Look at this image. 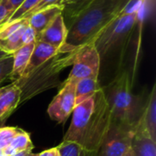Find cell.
Returning <instances> with one entry per match:
<instances>
[{
	"label": "cell",
	"mask_w": 156,
	"mask_h": 156,
	"mask_svg": "<svg viewBox=\"0 0 156 156\" xmlns=\"http://www.w3.org/2000/svg\"><path fill=\"white\" fill-rule=\"evenodd\" d=\"M40 0H25L16 10L15 12L12 14V16L9 17V19L5 22H10V21H14V20H17V19H21L24 18L38 3Z\"/></svg>",
	"instance_id": "44dd1931"
},
{
	"label": "cell",
	"mask_w": 156,
	"mask_h": 156,
	"mask_svg": "<svg viewBox=\"0 0 156 156\" xmlns=\"http://www.w3.org/2000/svg\"><path fill=\"white\" fill-rule=\"evenodd\" d=\"M21 39H22V44L23 45L29 44V43H32V42H35L36 41V39H37V34H36L35 30L29 25H27L26 27V28L24 29Z\"/></svg>",
	"instance_id": "484cf974"
},
{
	"label": "cell",
	"mask_w": 156,
	"mask_h": 156,
	"mask_svg": "<svg viewBox=\"0 0 156 156\" xmlns=\"http://www.w3.org/2000/svg\"><path fill=\"white\" fill-rule=\"evenodd\" d=\"M58 53V48L46 43L40 40L36 39L35 47L33 49V52L31 54L29 62L22 75L21 78L28 75L31 71H33L35 69L53 58Z\"/></svg>",
	"instance_id": "4fadbf2b"
},
{
	"label": "cell",
	"mask_w": 156,
	"mask_h": 156,
	"mask_svg": "<svg viewBox=\"0 0 156 156\" xmlns=\"http://www.w3.org/2000/svg\"><path fill=\"white\" fill-rule=\"evenodd\" d=\"M68 33V27L65 23L63 14L58 15L53 21L39 34L37 35V40L46 42L57 48L63 45Z\"/></svg>",
	"instance_id": "30bf717a"
},
{
	"label": "cell",
	"mask_w": 156,
	"mask_h": 156,
	"mask_svg": "<svg viewBox=\"0 0 156 156\" xmlns=\"http://www.w3.org/2000/svg\"><path fill=\"white\" fill-rule=\"evenodd\" d=\"M14 10L8 0H1L0 2V27L9 19Z\"/></svg>",
	"instance_id": "cb8c5ba5"
},
{
	"label": "cell",
	"mask_w": 156,
	"mask_h": 156,
	"mask_svg": "<svg viewBox=\"0 0 156 156\" xmlns=\"http://www.w3.org/2000/svg\"><path fill=\"white\" fill-rule=\"evenodd\" d=\"M90 1L92 0H64L62 3L63 16H67L70 21Z\"/></svg>",
	"instance_id": "ac0fdd59"
},
{
	"label": "cell",
	"mask_w": 156,
	"mask_h": 156,
	"mask_svg": "<svg viewBox=\"0 0 156 156\" xmlns=\"http://www.w3.org/2000/svg\"><path fill=\"white\" fill-rule=\"evenodd\" d=\"M60 156H82L83 149L82 147L75 143L70 141H63L58 146H57Z\"/></svg>",
	"instance_id": "ffe728a7"
},
{
	"label": "cell",
	"mask_w": 156,
	"mask_h": 156,
	"mask_svg": "<svg viewBox=\"0 0 156 156\" xmlns=\"http://www.w3.org/2000/svg\"><path fill=\"white\" fill-rule=\"evenodd\" d=\"M61 13H63L62 5H51L31 14L27 17V19L28 25L37 35L45 29L58 15Z\"/></svg>",
	"instance_id": "5bb4252c"
},
{
	"label": "cell",
	"mask_w": 156,
	"mask_h": 156,
	"mask_svg": "<svg viewBox=\"0 0 156 156\" xmlns=\"http://www.w3.org/2000/svg\"><path fill=\"white\" fill-rule=\"evenodd\" d=\"M112 119L102 88L76 105L72 112L70 126L63 141L79 144L83 149L82 156H94L107 136Z\"/></svg>",
	"instance_id": "6da1fadb"
},
{
	"label": "cell",
	"mask_w": 156,
	"mask_h": 156,
	"mask_svg": "<svg viewBox=\"0 0 156 156\" xmlns=\"http://www.w3.org/2000/svg\"><path fill=\"white\" fill-rule=\"evenodd\" d=\"M74 55L75 51L65 54L58 52L28 75L14 81L21 90L19 105L39 93L59 85V74L64 69L72 65Z\"/></svg>",
	"instance_id": "277c9868"
},
{
	"label": "cell",
	"mask_w": 156,
	"mask_h": 156,
	"mask_svg": "<svg viewBox=\"0 0 156 156\" xmlns=\"http://www.w3.org/2000/svg\"><path fill=\"white\" fill-rule=\"evenodd\" d=\"M38 156H60L59 155V152L58 147H54V148H50L48 150H45L43 152H41L40 154H37Z\"/></svg>",
	"instance_id": "4316f807"
},
{
	"label": "cell",
	"mask_w": 156,
	"mask_h": 156,
	"mask_svg": "<svg viewBox=\"0 0 156 156\" xmlns=\"http://www.w3.org/2000/svg\"><path fill=\"white\" fill-rule=\"evenodd\" d=\"M123 156H133V153H132L131 149H129V150H128V152H127V153H125V154H123Z\"/></svg>",
	"instance_id": "f546056e"
},
{
	"label": "cell",
	"mask_w": 156,
	"mask_h": 156,
	"mask_svg": "<svg viewBox=\"0 0 156 156\" xmlns=\"http://www.w3.org/2000/svg\"><path fill=\"white\" fill-rule=\"evenodd\" d=\"M13 69V55L7 54L0 58V83L9 78Z\"/></svg>",
	"instance_id": "7402d4cb"
},
{
	"label": "cell",
	"mask_w": 156,
	"mask_h": 156,
	"mask_svg": "<svg viewBox=\"0 0 156 156\" xmlns=\"http://www.w3.org/2000/svg\"><path fill=\"white\" fill-rule=\"evenodd\" d=\"M21 129L16 127H1L0 128V149H4L7 146L16 133Z\"/></svg>",
	"instance_id": "603a6c76"
},
{
	"label": "cell",
	"mask_w": 156,
	"mask_h": 156,
	"mask_svg": "<svg viewBox=\"0 0 156 156\" xmlns=\"http://www.w3.org/2000/svg\"><path fill=\"white\" fill-rule=\"evenodd\" d=\"M21 90L14 82L0 89V123L19 105Z\"/></svg>",
	"instance_id": "7c38bea8"
},
{
	"label": "cell",
	"mask_w": 156,
	"mask_h": 156,
	"mask_svg": "<svg viewBox=\"0 0 156 156\" xmlns=\"http://www.w3.org/2000/svg\"><path fill=\"white\" fill-rule=\"evenodd\" d=\"M0 156H7L5 154V152L3 151V149H0Z\"/></svg>",
	"instance_id": "4dcf8cb0"
},
{
	"label": "cell",
	"mask_w": 156,
	"mask_h": 156,
	"mask_svg": "<svg viewBox=\"0 0 156 156\" xmlns=\"http://www.w3.org/2000/svg\"><path fill=\"white\" fill-rule=\"evenodd\" d=\"M32 150H26V151H21V152H17L16 154H14L11 156H27L29 153H31Z\"/></svg>",
	"instance_id": "f1b7e54d"
},
{
	"label": "cell",
	"mask_w": 156,
	"mask_h": 156,
	"mask_svg": "<svg viewBox=\"0 0 156 156\" xmlns=\"http://www.w3.org/2000/svg\"><path fill=\"white\" fill-rule=\"evenodd\" d=\"M101 66V56L94 41H90L75 51L72 69L69 79L79 80L84 78H98Z\"/></svg>",
	"instance_id": "8992f818"
},
{
	"label": "cell",
	"mask_w": 156,
	"mask_h": 156,
	"mask_svg": "<svg viewBox=\"0 0 156 156\" xmlns=\"http://www.w3.org/2000/svg\"><path fill=\"white\" fill-rule=\"evenodd\" d=\"M130 0H92L70 21L59 53H71L94 41L102 29L124 8Z\"/></svg>",
	"instance_id": "7a4b0ae2"
},
{
	"label": "cell",
	"mask_w": 156,
	"mask_h": 156,
	"mask_svg": "<svg viewBox=\"0 0 156 156\" xmlns=\"http://www.w3.org/2000/svg\"><path fill=\"white\" fill-rule=\"evenodd\" d=\"M28 25L27 18L7 22L0 27V50L5 54H13L22 44V34Z\"/></svg>",
	"instance_id": "9c48e42d"
},
{
	"label": "cell",
	"mask_w": 156,
	"mask_h": 156,
	"mask_svg": "<svg viewBox=\"0 0 156 156\" xmlns=\"http://www.w3.org/2000/svg\"><path fill=\"white\" fill-rule=\"evenodd\" d=\"M5 55H7V54H5V52H3L2 50H0V58H3V57H4V56H5Z\"/></svg>",
	"instance_id": "1f68e13d"
},
{
	"label": "cell",
	"mask_w": 156,
	"mask_h": 156,
	"mask_svg": "<svg viewBox=\"0 0 156 156\" xmlns=\"http://www.w3.org/2000/svg\"><path fill=\"white\" fill-rule=\"evenodd\" d=\"M27 156H38V155H37V154H32V152H31V153H29V154H28Z\"/></svg>",
	"instance_id": "d6a6232c"
},
{
	"label": "cell",
	"mask_w": 156,
	"mask_h": 156,
	"mask_svg": "<svg viewBox=\"0 0 156 156\" xmlns=\"http://www.w3.org/2000/svg\"><path fill=\"white\" fill-rule=\"evenodd\" d=\"M133 156H156V142L138 121L130 147Z\"/></svg>",
	"instance_id": "8fae6325"
},
{
	"label": "cell",
	"mask_w": 156,
	"mask_h": 156,
	"mask_svg": "<svg viewBox=\"0 0 156 156\" xmlns=\"http://www.w3.org/2000/svg\"><path fill=\"white\" fill-rule=\"evenodd\" d=\"M100 88L98 78H84L79 80L76 85V105L92 97Z\"/></svg>",
	"instance_id": "e0dca14e"
},
{
	"label": "cell",
	"mask_w": 156,
	"mask_h": 156,
	"mask_svg": "<svg viewBox=\"0 0 156 156\" xmlns=\"http://www.w3.org/2000/svg\"><path fill=\"white\" fill-rule=\"evenodd\" d=\"M9 145L16 152L32 150L34 148V145H33V143L31 142L29 134L24 132L23 130H20V132L15 135V137L10 142Z\"/></svg>",
	"instance_id": "d6986e66"
},
{
	"label": "cell",
	"mask_w": 156,
	"mask_h": 156,
	"mask_svg": "<svg viewBox=\"0 0 156 156\" xmlns=\"http://www.w3.org/2000/svg\"><path fill=\"white\" fill-rule=\"evenodd\" d=\"M24 1H25V0H8V2L10 3L12 8H13V10H14V12H15V10H16V9Z\"/></svg>",
	"instance_id": "83f0119b"
},
{
	"label": "cell",
	"mask_w": 156,
	"mask_h": 156,
	"mask_svg": "<svg viewBox=\"0 0 156 156\" xmlns=\"http://www.w3.org/2000/svg\"><path fill=\"white\" fill-rule=\"evenodd\" d=\"M135 126L112 122L107 136L94 156H123L131 147Z\"/></svg>",
	"instance_id": "52a82bcc"
},
{
	"label": "cell",
	"mask_w": 156,
	"mask_h": 156,
	"mask_svg": "<svg viewBox=\"0 0 156 156\" xmlns=\"http://www.w3.org/2000/svg\"><path fill=\"white\" fill-rule=\"evenodd\" d=\"M111 112L112 123L135 126L143 112L144 103L132 91L129 72L124 70L103 89Z\"/></svg>",
	"instance_id": "3957f363"
},
{
	"label": "cell",
	"mask_w": 156,
	"mask_h": 156,
	"mask_svg": "<svg viewBox=\"0 0 156 156\" xmlns=\"http://www.w3.org/2000/svg\"><path fill=\"white\" fill-rule=\"evenodd\" d=\"M139 122L143 124L150 137L156 142V84H154L144 103Z\"/></svg>",
	"instance_id": "9a60e30c"
},
{
	"label": "cell",
	"mask_w": 156,
	"mask_h": 156,
	"mask_svg": "<svg viewBox=\"0 0 156 156\" xmlns=\"http://www.w3.org/2000/svg\"><path fill=\"white\" fill-rule=\"evenodd\" d=\"M138 11L131 14L120 12L96 37L94 44L101 58L112 51L113 48L131 34L136 22Z\"/></svg>",
	"instance_id": "5b68a950"
},
{
	"label": "cell",
	"mask_w": 156,
	"mask_h": 156,
	"mask_svg": "<svg viewBox=\"0 0 156 156\" xmlns=\"http://www.w3.org/2000/svg\"><path fill=\"white\" fill-rule=\"evenodd\" d=\"M77 82V80L69 78L64 81L60 90L48 108V113L52 120L63 123L72 113L76 106Z\"/></svg>",
	"instance_id": "ba28073f"
},
{
	"label": "cell",
	"mask_w": 156,
	"mask_h": 156,
	"mask_svg": "<svg viewBox=\"0 0 156 156\" xmlns=\"http://www.w3.org/2000/svg\"><path fill=\"white\" fill-rule=\"evenodd\" d=\"M35 43L36 41L29 43V44L23 45L12 54L13 55V69L9 76V79L12 80L13 82L22 77L29 62L31 54L35 47Z\"/></svg>",
	"instance_id": "2e32d148"
},
{
	"label": "cell",
	"mask_w": 156,
	"mask_h": 156,
	"mask_svg": "<svg viewBox=\"0 0 156 156\" xmlns=\"http://www.w3.org/2000/svg\"><path fill=\"white\" fill-rule=\"evenodd\" d=\"M64 0H40L39 3L24 17V18H27L28 16H30L31 14L40 10V9H43V8H46L48 6H51V5H62V3H63Z\"/></svg>",
	"instance_id": "d4e9b609"
}]
</instances>
